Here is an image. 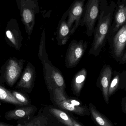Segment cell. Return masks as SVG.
Segmentation results:
<instances>
[{"mask_svg":"<svg viewBox=\"0 0 126 126\" xmlns=\"http://www.w3.org/2000/svg\"><path fill=\"white\" fill-rule=\"evenodd\" d=\"M116 6V3L113 0L108 4L107 0H101L97 23L95 27L93 41L89 52L95 57L99 55L108 41Z\"/></svg>","mask_w":126,"mask_h":126,"instance_id":"cell-1","label":"cell"},{"mask_svg":"<svg viewBox=\"0 0 126 126\" xmlns=\"http://www.w3.org/2000/svg\"><path fill=\"white\" fill-rule=\"evenodd\" d=\"M51 101L56 107L80 116H90L89 108L78 100L69 98L66 92L59 89L49 92Z\"/></svg>","mask_w":126,"mask_h":126,"instance_id":"cell-2","label":"cell"},{"mask_svg":"<svg viewBox=\"0 0 126 126\" xmlns=\"http://www.w3.org/2000/svg\"><path fill=\"white\" fill-rule=\"evenodd\" d=\"M25 61L15 57L6 61L0 69V84L13 87L21 75Z\"/></svg>","mask_w":126,"mask_h":126,"instance_id":"cell-3","label":"cell"},{"mask_svg":"<svg viewBox=\"0 0 126 126\" xmlns=\"http://www.w3.org/2000/svg\"><path fill=\"white\" fill-rule=\"evenodd\" d=\"M16 1L21 20L29 37L34 27L35 15L40 12L38 0H16Z\"/></svg>","mask_w":126,"mask_h":126,"instance_id":"cell-4","label":"cell"},{"mask_svg":"<svg viewBox=\"0 0 126 126\" xmlns=\"http://www.w3.org/2000/svg\"><path fill=\"white\" fill-rule=\"evenodd\" d=\"M101 0H87L84 7L80 26H85L88 37L92 36L98 18L100 11Z\"/></svg>","mask_w":126,"mask_h":126,"instance_id":"cell-5","label":"cell"},{"mask_svg":"<svg viewBox=\"0 0 126 126\" xmlns=\"http://www.w3.org/2000/svg\"><path fill=\"white\" fill-rule=\"evenodd\" d=\"M42 64L44 80L49 92L57 89L65 92L66 84L60 71L52 64L44 63Z\"/></svg>","mask_w":126,"mask_h":126,"instance_id":"cell-6","label":"cell"},{"mask_svg":"<svg viewBox=\"0 0 126 126\" xmlns=\"http://www.w3.org/2000/svg\"><path fill=\"white\" fill-rule=\"evenodd\" d=\"M108 41L112 56L119 63L126 49V23L117 32L110 34Z\"/></svg>","mask_w":126,"mask_h":126,"instance_id":"cell-7","label":"cell"},{"mask_svg":"<svg viewBox=\"0 0 126 126\" xmlns=\"http://www.w3.org/2000/svg\"><path fill=\"white\" fill-rule=\"evenodd\" d=\"M87 42L83 40L71 41L66 51L65 66L66 68L75 67L78 65L87 49Z\"/></svg>","mask_w":126,"mask_h":126,"instance_id":"cell-8","label":"cell"},{"mask_svg":"<svg viewBox=\"0 0 126 126\" xmlns=\"http://www.w3.org/2000/svg\"><path fill=\"white\" fill-rule=\"evenodd\" d=\"M4 38L8 45L17 51L20 50L23 38L19 29V24L15 18H11L7 22Z\"/></svg>","mask_w":126,"mask_h":126,"instance_id":"cell-9","label":"cell"},{"mask_svg":"<svg viewBox=\"0 0 126 126\" xmlns=\"http://www.w3.org/2000/svg\"><path fill=\"white\" fill-rule=\"evenodd\" d=\"M86 0H75L67 9L68 15L67 22L72 35L74 34L80 26Z\"/></svg>","mask_w":126,"mask_h":126,"instance_id":"cell-10","label":"cell"},{"mask_svg":"<svg viewBox=\"0 0 126 126\" xmlns=\"http://www.w3.org/2000/svg\"><path fill=\"white\" fill-rule=\"evenodd\" d=\"M36 75L35 67L29 61L17 82L15 88L26 93H31L34 86Z\"/></svg>","mask_w":126,"mask_h":126,"instance_id":"cell-11","label":"cell"},{"mask_svg":"<svg viewBox=\"0 0 126 126\" xmlns=\"http://www.w3.org/2000/svg\"><path fill=\"white\" fill-rule=\"evenodd\" d=\"M112 68L109 64H105L101 70L97 80V86L102 92L104 100L107 104L109 103V89L113 74Z\"/></svg>","mask_w":126,"mask_h":126,"instance_id":"cell-12","label":"cell"},{"mask_svg":"<svg viewBox=\"0 0 126 126\" xmlns=\"http://www.w3.org/2000/svg\"><path fill=\"white\" fill-rule=\"evenodd\" d=\"M47 113L57 120L59 123L68 126H83L84 125L77 121L67 111L56 106H49L46 108Z\"/></svg>","mask_w":126,"mask_h":126,"instance_id":"cell-13","label":"cell"},{"mask_svg":"<svg viewBox=\"0 0 126 126\" xmlns=\"http://www.w3.org/2000/svg\"><path fill=\"white\" fill-rule=\"evenodd\" d=\"M37 108L35 106L16 107L12 110L7 112L4 118L8 120H18L34 116Z\"/></svg>","mask_w":126,"mask_h":126,"instance_id":"cell-14","label":"cell"},{"mask_svg":"<svg viewBox=\"0 0 126 126\" xmlns=\"http://www.w3.org/2000/svg\"><path fill=\"white\" fill-rule=\"evenodd\" d=\"M68 15V10L63 14L59 21L57 32V38L58 44L62 46L66 44L71 35L70 29L67 22L66 19Z\"/></svg>","mask_w":126,"mask_h":126,"instance_id":"cell-15","label":"cell"},{"mask_svg":"<svg viewBox=\"0 0 126 126\" xmlns=\"http://www.w3.org/2000/svg\"><path fill=\"white\" fill-rule=\"evenodd\" d=\"M126 23V2L123 3L116 4L109 35L117 32Z\"/></svg>","mask_w":126,"mask_h":126,"instance_id":"cell-16","label":"cell"},{"mask_svg":"<svg viewBox=\"0 0 126 126\" xmlns=\"http://www.w3.org/2000/svg\"><path fill=\"white\" fill-rule=\"evenodd\" d=\"M87 75V70L83 68L80 70L73 76L71 83V89L74 95L79 97L80 94Z\"/></svg>","mask_w":126,"mask_h":126,"instance_id":"cell-17","label":"cell"},{"mask_svg":"<svg viewBox=\"0 0 126 126\" xmlns=\"http://www.w3.org/2000/svg\"><path fill=\"white\" fill-rule=\"evenodd\" d=\"M17 126H50L48 118L44 115L29 117L18 120Z\"/></svg>","mask_w":126,"mask_h":126,"instance_id":"cell-18","label":"cell"},{"mask_svg":"<svg viewBox=\"0 0 126 126\" xmlns=\"http://www.w3.org/2000/svg\"><path fill=\"white\" fill-rule=\"evenodd\" d=\"M89 111L93 121L97 126H114V124L104 115L101 113L92 103L89 104Z\"/></svg>","mask_w":126,"mask_h":126,"instance_id":"cell-19","label":"cell"},{"mask_svg":"<svg viewBox=\"0 0 126 126\" xmlns=\"http://www.w3.org/2000/svg\"><path fill=\"white\" fill-rule=\"evenodd\" d=\"M0 102L12 104L16 107H24L12 94L10 90L7 89L0 84Z\"/></svg>","mask_w":126,"mask_h":126,"instance_id":"cell-20","label":"cell"},{"mask_svg":"<svg viewBox=\"0 0 126 126\" xmlns=\"http://www.w3.org/2000/svg\"><path fill=\"white\" fill-rule=\"evenodd\" d=\"M46 31L45 29H44L41 33V37L38 50V56L42 63H47L51 64L52 63L49 59L48 54L47 53L46 50Z\"/></svg>","mask_w":126,"mask_h":126,"instance_id":"cell-21","label":"cell"},{"mask_svg":"<svg viewBox=\"0 0 126 126\" xmlns=\"http://www.w3.org/2000/svg\"><path fill=\"white\" fill-rule=\"evenodd\" d=\"M112 78L110 84L109 89V97H110L119 89L120 73L115 70L113 72Z\"/></svg>","mask_w":126,"mask_h":126,"instance_id":"cell-22","label":"cell"},{"mask_svg":"<svg viewBox=\"0 0 126 126\" xmlns=\"http://www.w3.org/2000/svg\"><path fill=\"white\" fill-rule=\"evenodd\" d=\"M11 93L16 99L22 104L24 107L31 106V103L29 97L26 92L18 90H10Z\"/></svg>","mask_w":126,"mask_h":126,"instance_id":"cell-23","label":"cell"},{"mask_svg":"<svg viewBox=\"0 0 126 126\" xmlns=\"http://www.w3.org/2000/svg\"><path fill=\"white\" fill-rule=\"evenodd\" d=\"M124 89L126 91V69L120 73L119 89Z\"/></svg>","mask_w":126,"mask_h":126,"instance_id":"cell-24","label":"cell"},{"mask_svg":"<svg viewBox=\"0 0 126 126\" xmlns=\"http://www.w3.org/2000/svg\"><path fill=\"white\" fill-rule=\"evenodd\" d=\"M123 112L126 114V97L123 98L121 103Z\"/></svg>","mask_w":126,"mask_h":126,"instance_id":"cell-25","label":"cell"},{"mask_svg":"<svg viewBox=\"0 0 126 126\" xmlns=\"http://www.w3.org/2000/svg\"><path fill=\"white\" fill-rule=\"evenodd\" d=\"M126 63V49L123 57L121 58L120 61L118 63L119 64H123Z\"/></svg>","mask_w":126,"mask_h":126,"instance_id":"cell-26","label":"cell"},{"mask_svg":"<svg viewBox=\"0 0 126 126\" xmlns=\"http://www.w3.org/2000/svg\"><path fill=\"white\" fill-rule=\"evenodd\" d=\"M0 126H13L10 125V124H8L6 123L0 121Z\"/></svg>","mask_w":126,"mask_h":126,"instance_id":"cell-27","label":"cell"},{"mask_svg":"<svg viewBox=\"0 0 126 126\" xmlns=\"http://www.w3.org/2000/svg\"><path fill=\"white\" fill-rule=\"evenodd\" d=\"M126 2V0H118L116 4H121Z\"/></svg>","mask_w":126,"mask_h":126,"instance_id":"cell-28","label":"cell"},{"mask_svg":"<svg viewBox=\"0 0 126 126\" xmlns=\"http://www.w3.org/2000/svg\"></svg>","mask_w":126,"mask_h":126,"instance_id":"cell-29","label":"cell"}]
</instances>
